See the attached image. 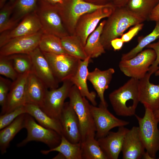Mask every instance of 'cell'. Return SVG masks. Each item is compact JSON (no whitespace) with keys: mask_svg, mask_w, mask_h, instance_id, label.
<instances>
[{"mask_svg":"<svg viewBox=\"0 0 159 159\" xmlns=\"http://www.w3.org/2000/svg\"><path fill=\"white\" fill-rule=\"evenodd\" d=\"M145 21L125 7H116L106 20L100 37V42L105 49H111L112 40L121 36L129 27Z\"/></svg>","mask_w":159,"mask_h":159,"instance_id":"obj_1","label":"cell"},{"mask_svg":"<svg viewBox=\"0 0 159 159\" xmlns=\"http://www.w3.org/2000/svg\"><path fill=\"white\" fill-rule=\"evenodd\" d=\"M139 82V80L131 78L122 86L109 94L110 101L117 115L127 117L135 115L140 102Z\"/></svg>","mask_w":159,"mask_h":159,"instance_id":"obj_2","label":"cell"},{"mask_svg":"<svg viewBox=\"0 0 159 159\" xmlns=\"http://www.w3.org/2000/svg\"><path fill=\"white\" fill-rule=\"evenodd\" d=\"M69 102L76 112L79 121L81 135V141L95 136L96 129L89 100L81 94L73 85L69 91Z\"/></svg>","mask_w":159,"mask_h":159,"instance_id":"obj_3","label":"cell"},{"mask_svg":"<svg viewBox=\"0 0 159 159\" xmlns=\"http://www.w3.org/2000/svg\"><path fill=\"white\" fill-rule=\"evenodd\" d=\"M58 4L59 14L64 25L69 35L74 34L77 22L83 15L98 9L113 4L112 3L104 5H95L84 0H63Z\"/></svg>","mask_w":159,"mask_h":159,"instance_id":"obj_4","label":"cell"},{"mask_svg":"<svg viewBox=\"0 0 159 159\" xmlns=\"http://www.w3.org/2000/svg\"><path fill=\"white\" fill-rule=\"evenodd\" d=\"M145 109L143 117L135 114V115L138 122L139 134L141 141L146 151L155 159L159 150V122L155 118L153 111L147 108Z\"/></svg>","mask_w":159,"mask_h":159,"instance_id":"obj_5","label":"cell"},{"mask_svg":"<svg viewBox=\"0 0 159 159\" xmlns=\"http://www.w3.org/2000/svg\"><path fill=\"white\" fill-rule=\"evenodd\" d=\"M36 13L42 25L43 33L52 34L61 38L69 35L59 14L57 4L39 1Z\"/></svg>","mask_w":159,"mask_h":159,"instance_id":"obj_6","label":"cell"},{"mask_svg":"<svg viewBox=\"0 0 159 159\" xmlns=\"http://www.w3.org/2000/svg\"><path fill=\"white\" fill-rule=\"evenodd\" d=\"M24 128L27 130V136L17 144L18 147L23 146L31 141H36L42 142L50 149H52L57 146L61 142L62 135L54 130L45 127L37 123L32 116L26 113Z\"/></svg>","mask_w":159,"mask_h":159,"instance_id":"obj_7","label":"cell"},{"mask_svg":"<svg viewBox=\"0 0 159 159\" xmlns=\"http://www.w3.org/2000/svg\"><path fill=\"white\" fill-rule=\"evenodd\" d=\"M156 57L154 50L148 48L142 51L131 59L121 60L119 67L126 76L140 80L148 72Z\"/></svg>","mask_w":159,"mask_h":159,"instance_id":"obj_8","label":"cell"},{"mask_svg":"<svg viewBox=\"0 0 159 159\" xmlns=\"http://www.w3.org/2000/svg\"><path fill=\"white\" fill-rule=\"evenodd\" d=\"M59 88L47 90L41 109L48 116L59 119L64 104L74 85L70 79L64 81Z\"/></svg>","mask_w":159,"mask_h":159,"instance_id":"obj_9","label":"cell"},{"mask_svg":"<svg viewBox=\"0 0 159 159\" xmlns=\"http://www.w3.org/2000/svg\"><path fill=\"white\" fill-rule=\"evenodd\" d=\"M115 8L112 4L86 13L80 17L76 26L74 34L80 39L84 47L88 37L96 29L100 21L103 18L108 17Z\"/></svg>","mask_w":159,"mask_h":159,"instance_id":"obj_10","label":"cell"},{"mask_svg":"<svg viewBox=\"0 0 159 159\" xmlns=\"http://www.w3.org/2000/svg\"><path fill=\"white\" fill-rule=\"evenodd\" d=\"M43 53L59 82L70 79L76 73L81 59L68 54Z\"/></svg>","mask_w":159,"mask_h":159,"instance_id":"obj_11","label":"cell"},{"mask_svg":"<svg viewBox=\"0 0 159 159\" xmlns=\"http://www.w3.org/2000/svg\"><path fill=\"white\" fill-rule=\"evenodd\" d=\"M107 106L100 103L99 107L91 105V110L95 125L97 139L106 136L112 129L125 126L130 122L117 118L108 110Z\"/></svg>","mask_w":159,"mask_h":159,"instance_id":"obj_12","label":"cell"},{"mask_svg":"<svg viewBox=\"0 0 159 159\" xmlns=\"http://www.w3.org/2000/svg\"><path fill=\"white\" fill-rule=\"evenodd\" d=\"M42 28L36 11L31 13L25 16L15 27L1 34L0 47L12 39L36 34L42 30Z\"/></svg>","mask_w":159,"mask_h":159,"instance_id":"obj_13","label":"cell"},{"mask_svg":"<svg viewBox=\"0 0 159 159\" xmlns=\"http://www.w3.org/2000/svg\"><path fill=\"white\" fill-rule=\"evenodd\" d=\"M42 30L31 35L12 39L0 47V56L16 54H29L38 47Z\"/></svg>","mask_w":159,"mask_h":159,"instance_id":"obj_14","label":"cell"},{"mask_svg":"<svg viewBox=\"0 0 159 159\" xmlns=\"http://www.w3.org/2000/svg\"><path fill=\"white\" fill-rule=\"evenodd\" d=\"M32 62L33 72L48 88H57L59 82L43 52L37 47L29 54Z\"/></svg>","mask_w":159,"mask_h":159,"instance_id":"obj_15","label":"cell"},{"mask_svg":"<svg viewBox=\"0 0 159 159\" xmlns=\"http://www.w3.org/2000/svg\"><path fill=\"white\" fill-rule=\"evenodd\" d=\"M59 120L62 127V135L72 143L80 142L81 135L79 121L69 102L64 103Z\"/></svg>","mask_w":159,"mask_h":159,"instance_id":"obj_16","label":"cell"},{"mask_svg":"<svg viewBox=\"0 0 159 159\" xmlns=\"http://www.w3.org/2000/svg\"><path fill=\"white\" fill-rule=\"evenodd\" d=\"M30 72L19 74L12 82L6 105L1 110L0 115L9 113L26 104V85Z\"/></svg>","mask_w":159,"mask_h":159,"instance_id":"obj_17","label":"cell"},{"mask_svg":"<svg viewBox=\"0 0 159 159\" xmlns=\"http://www.w3.org/2000/svg\"><path fill=\"white\" fill-rule=\"evenodd\" d=\"M128 130L125 126L120 127L117 131H110L105 136L97 139L107 159L118 158Z\"/></svg>","mask_w":159,"mask_h":159,"instance_id":"obj_18","label":"cell"},{"mask_svg":"<svg viewBox=\"0 0 159 159\" xmlns=\"http://www.w3.org/2000/svg\"><path fill=\"white\" fill-rule=\"evenodd\" d=\"M151 75L148 72L139 80V102L145 108L154 112L159 109V84L155 85L150 82Z\"/></svg>","mask_w":159,"mask_h":159,"instance_id":"obj_19","label":"cell"},{"mask_svg":"<svg viewBox=\"0 0 159 159\" xmlns=\"http://www.w3.org/2000/svg\"><path fill=\"white\" fill-rule=\"evenodd\" d=\"M145 149L140 137L138 127L128 130L125 136L122 152L124 159L142 158Z\"/></svg>","mask_w":159,"mask_h":159,"instance_id":"obj_20","label":"cell"},{"mask_svg":"<svg viewBox=\"0 0 159 159\" xmlns=\"http://www.w3.org/2000/svg\"><path fill=\"white\" fill-rule=\"evenodd\" d=\"M115 71L113 68L101 70L95 68L91 72H89L87 79L92 84L100 101V103L107 106L104 96V92L107 89Z\"/></svg>","mask_w":159,"mask_h":159,"instance_id":"obj_21","label":"cell"},{"mask_svg":"<svg viewBox=\"0 0 159 159\" xmlns=\"http://www.w3.org/2000/svg\"><path fill=\"white\" fill-rule=\"evenodd\" d=\"M90 59L88 57L84 60H80L76 73L70 80L78 88L81 95L90 101L92 105L96 106V93L94 92H90L87 81L89 72L88 67Z\"/></svg>","mask_w":159,"mask_h":159,"instance_id":"obj_22","label":"cell"},{"mask_svg":"<svg viewBox=\"0 0 159 159\" xmlns=\"http://www.w3.org/2000/svg\"><path fill=\"white\" fill-rule=\"evenodd\" d=\"M48 89L34 72H30L26 85V104H33L41 107Z\"/></svg>","mask_w":159,"mask_h":159,"instance_id":"obj_23","label":"cell"},{"mask_svg":"<svg viewBox=\"0 0 159 159\" xmlns=\"http://www.w3.org/2000/svg\"><path fill=\"white\" fill-rule=\"evenodd\" d=\"M24 106L26 113L32 116L39 124L54 130L62 135V129L59 120L51 117L36 105L28 103L26 104Z\"/></svg>","mask_w":159,"mask_h":159,"instance_id":"obj_24","label":"cell"},{"mask_svg":"<svg viewBox=\"0 0 159 159\" xmlns=\"http://www.w3.org/2000/svg\"><path fill=\"white\" fill-rule=\"evenodd\" d=\"M26 113L20 115L11 123L0 130V150L2 154L6 153L10 142L20 130L24 128Z\"/></svg>","mask_w":159,"mask_h":159,"instance_id":"obj_25","label":"cell"},{"mask_svg":"<svg viewBox=\"0 0 159 159\" xmlns=\"http://www.w3.org/2000/svg\"><path fill=\"white\" fill-rule=\"evenodd\" d=\"M106 20L102 21L88 37L84 47L87 56L97 57L105 53V49L100 41V37Z\"/></svg>","mask_w":159,"mask_h":159,"instance_id":"obj_26","label":"cell"},{"mask_svg":"<svg viewBox=\"0 0 159 159\" xmlns=\"http://www.w3.org/2000/svg\"><path fill=\"white\" fill-rule=\"evenodd\" d=\"M53 151L62 154L66 159H82L81 142L73 143L62 135L60 144L57 147L47 150H41V153L47 155Z\"/></svg>","mask_w":159,"mask_h":159,"instance_id":"obj_27","label":"cell"},{"mask_svg":"<svg viewBox=\"0 0 159 159\" xmlns=\"http://www.w3.org/2000/svg\"><path fill=\"white\" fill-rule=\"evenodd\" d=\"M38 47L43 53L69 54L62 45L61 38L53 34L43 33Z\"/></svg>","mask_w":159,"mask_h":159,"instance_id":"obj_28","label":"cell"},{"mask_svg":"<svg viewBox=\"0 0 159 159\" xmlns=\"http://www.w3.org/2000/svg\"><path fill=\"white\" fill-rule=\"evenodd\" d=\"M61 42L64 48L69 54L81 60L87 57L81 40L75 34L61 38Z\"/></svg>","mask_w":159,"mask_h":159,"instance_id":"obj_29","label":"cell"},{"mask_svg":"<svg viewBox=\"0 0 159 159\" xmlns=\"http://www.w3.org/2000/svg\"><path fill=\"white\" fill-rule=\"evenodd\" d=\"M159 0H130L125 6L129 11L144 19L149 17Z\"/></svg>","mask_w":159,"mask_h":159,"instance_id":"obj_30","label":"cell"},{"mask_svg":"<svg viewBox=\"0 0 159 159\" xmlns=\"http://www.w3.org/2000/svg\"><path fill=\"white\" fill-rule=\"evenodd\" d=\"M80 142L82 159H107L95 137Z\"/></svg>","mask_w":159,"mask_h":159,"instance_id":"obj_31","label":"cell"},{"mask_svg":"<svg viewBox=\"0 0 159 159\" xmlns=\"http://www.w3.org/2000/svg\"><path fill=\"white\" fill-rule=\"evenodd\" d=\"M39 0H15L13 3V15L11 17L18 22L29 14L36 11Z\"/></svg>","mask_w":159,"mask_h":159,"instance_id":"obj_32","label":"cell"},{"mask_svg":"<svg viewBox=\"0 0 159 159\" xmlns=\"http://www.w3.org/2000/svg\"><path fill=\"white\" fill-rule=\"evenodd\" d=\"M156 22L155 26L153 31L145 37L139 38L137 45L129 52L123 54L121 60H128L133 57L149 44L159 38V21Z\"/></svg>","mask_w":159,"mask_h":159,"instance_id":"obj_33","label":"cell"},{"mask_svg":"<svg viewBox=\"0 0 159 159\" xmlns=\"http://www.w3.org/2000/svg\"><path fill=\"white\" fill-rule=\"evenodd\" d=\"M7 57L19 74L33 72L32 62L29 54H16Z\"/></svg>","mask_w":159,"mask_h":159,"instance_id":"obj_34","label":"cell"},{"mask_svg":"<svg viewBox=\"0 0 159 159\" xmlns=\"http://www.w3.org/2000/svg\"><path fill=\"white\" fill-rule=\"evenodd\" d=\"M1 9L0 33L1 34L12 29L18 22L11 18V15L13 12L12 4H7Z\"/></svg>","mask_w":159,"mask_h":159,"instance_id":"obj_35","label":"cell"},{"mask_svg":"<svg viewBox=\"0 0 159 159\" xmlns=\"http://www.w3.org/2000/svg\"><path fill=\"white\" fill-rule=\"evenodd\" d=\"M0 74L13 81L19 76L11 61L7 56H0Z\"/></svg>","mask_w":159,"mask_h":159,"instance_id":"obj_36","label":"cell"},{"mask_svg":"<svg viewBox=\"0 0 159 159\" xmlns=\"http://www.w3.org/2000/svg\"><path fill=\"white\" fill-rule=\"evenodd\" d=\"M26 113L24 106H20L13 110L0 116V130L11 123L20 115Z\"/></svg>","mask_w":159,"mask_h":159,"instance_id":"obj_37","label":"cell"},{"mask_svg":"<svg viewBox=\"0 0 159 159\" xmlns=\"http://www.w3.org/2000/svg\"><path fill=\"white\" fill-rule=\"evenodd\" d=\"M11 82L10 80L0 77V105L1 110L6 105Z\"/></svg>","mask_w":159,"mask_h":159,"instance_id":"obj_38","label":"cell"},{"mask_svg":"<svg viewBox=\"0 0 159 159\" xmlns=\"http://www.w3.org/2000/svg\"><path fill=\"white\" fill-rule=\"evenodd\" d=\"M146 47L153 49L156 54V59L149 68L148 73L152 75L158 69L159 66V40L157 42L151 43L148 45Z\"/></svg>","mask_w":159,"mask_h":159,"instance_id":"obj_39","label":"cell"},{"mask_svg":"<svg viewBox=\"0 0 159 159\" xmlns=\"http://www.w3.org/2000/svg\"><path fill=\"white\" fill-rule=\"evenodd\" d=\"M143 26L142 23L133 26L127 32L121 36V39L124 42L130 41L142 29Z\"/></svg>","mask_w":159,"mask_h":159,"instance_id":"obj_40","label":"cell"},{"mask_svg":"<svg viewBox=\"0 0 159 159\" xmlns=\"http://www.w3.org/2000/svg\"><path fill=\"white\" fill-rule=\"evenodd\" d=\"M124 43L121 38L118 37L112 40L111 44L114 51H118L122 48Z\"/></svg>","mask_w":159,"mask_h":159,"instance_id":"obj_41","label":"cell"},{"mask_svg":"<svg viewBox=\"0 0 159 159\" xmlns=\"http://www.w3.org/2000/svg\"><path fill=\"white\" fill-rule=\"evenodd\" d=\"M148 19L151 21H159V1L152 11Z\"/></svg>","mask_w":159,"mask_h":159,"instance_id":"obj_42","label":"cell"},{"mask_svg":"<svg viewBox=\"0 0 159 159\" xmlns=\"http://www.w3.org/2000/svg\"><path fill=\"white\" fill-rule=\"evenodd\" d=\"M85 1L97 5H104L112 3L111 0H84Z\"/></svg>","mask_w":159,"mask_h":159,"instance_id":"obj_43","label":"cell"},{"mask_svg":"<svg viewBox=\"0 0 159 159\" xmlns=\"http://www.w3.org/2000/svg\"><path fill=\"white\" fill-rule=\"evenodd\" d=\"M130 0H111V2L116 7H125Z\"/></svg>","mask_w":159,"mask_h":159,"instance_id":"obj_44","label":"cell"},{"mask_svg":"<svg viewBox=\"0 0 159 159\" xmlns=\"http://www.w3.org/2000/svg\"><path fill=\"white\" fill-rule=\"evenodd\" d=\"M39 1H46L53 4H62L63 2V0H39Z\"/></svg>","mask_w":159,"mask_h":159,"instance_id":"obj_45","label":"cell"},{"mask_svg":"<svg viewBox=\"0 0 159 159\" xmlns=\"http://www.w3.org/2000/svg\"><path fill=\"white\" fill-rule=\"evenodd\" d=\"M142 158L144 159H153L149 153L146 151L143 154Z\"/></svg>","mask_w":159,"mask_h":159,"instance_id":"obj_46","label":"cell"},{"mask_svg":"<svg viewBox=\"0 0 159 159\" xmlns=\"http://www.w3.org/2000/svg\"><path fill=\"white\" fill-rule=\"evenodd\" d=\"M8 0H0V8L2 7L4 5L6 1ZM11 3H13L15 0H9Z\"/></svg>","mask_w":159,"mask_h":159,"instance_id":"obj_47","label":"cell"},{"mask_svg":"<svg viewBox=\"0 0 159 159\" xmlns=\"http://www.w3.org/2000/svg\"><path fill=\"white\" fill-rule=\"evenodd\" d=\"M154 113L155 118L159 122V109L154 112Z\"/></svg>","mask_w":159,"mask_h":159,"instance_id":"obj_48","label":"cell"},{"mask_svg":"<svg viewBox=\"0 0 159 159\" xmlns=\"http://www.w3.org/2000/svg\"><path fill=\"white\" fill-rule=\"evenodd\" d=\"M53 159H65L64 157L61 153H59L54 158H53Z\"/></svg>","mask_w":159,"mask_h":159,"instance_id":"obj_49","label":"cell"},{"mask_svg":"<svg viewBox=\"0 0 159 159\" xmlns=\"http://www.w3.org/2000/svg\"><path fill=\"white\" fill-rule=\"evenodd\" d=\"M155 75L156 76H159V67L157 70L155 72Z\"/></svg>","mask_w":159,"mask_h":159,"instance_id":"obj_50","label":"cell"},{"mask_svg":"<svg viewBox=\"0 0 159 159\" xmlns=\"http://www.w3.org/2000/svg\"><path fill=\"white\" fill-rule=\"evenodd\" d=\"M158 159H159V158H158Z\"/></svg>","mask_w":159,"mask_h":159,"instance_id":"obj_51","label":"cell"}]
</instances>
